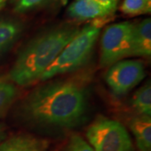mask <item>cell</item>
<instances>
[{
    "label": "cell",
    "instance_id": "1",
    "mask_svg": "<svg viewBox=\"0 0 151 151\" xmlns=\"http://www.w3.org/2000/svg\"><path fill=\"white\" fill-rule=\"evenodd\" d=\"M87 108L84 86L73 81H56L33 90L22 102L19 113L35 125L72 129L85 121Z\"/></svg>",
    "mask_w": 151,
    "mask_h": 151
},
{
    "label": "cell",
    "instance_id": "2",
    "mask_svg": "<svg viewBox=\"0 0 151 151\" xmlns=\"http://www.w3.org/2000/svg\"><path fill=\"white\" fill-rule=\"evenodd\" d=\"M78 31L75 25L65 24L38 35L19 51L9 72L11 81L21 86L39 81Z\"/></svg>",
    "mask_w": 151,
    "mask_h": 151
},
{
    "label": "cell",
    "instance_id": "3",
    "mask_svg": "<svg viewBox=\"0 0 151 151\" xmlns=\"http://www.w3.org/2000/svg\"><path fill=\"white\" fill-rule=\"evenodd\" d=\"M107 20L108 19L93 20L79 29L40 80L47 81L55 76L75 71L86 65L92 56L101 29Z\"/></svg>",
    "mask_w": 151,
    "mask_h": 151
},
{
    "label": "cell",
    "instance_id": "4",
    "mask_svg": "<svg viewBox=\"0 0 151 151\" xmlns=\"http://www.w3.org/2000/svg\"><path fill=\"white\" fill-rule=\"evenodd\" d=\"M86 139L95 151H134L129 134L119 121L98 116L86 130Z\"/></svg>",
    "mask_w": 151,
    "mask_h": 151
},
{
    "label": "cell",
    "instance_id": "5",
    "mask_svg": "<svg viewBox=\"0 0 151 151\" xmlns=\"http://www.w3.org/2000/svg\"><path fill=\"white\" fill-rule=\"evenodd\" d=\"M134 26V24L125 21L108 25L104 29L101 39L102 67H109L130 56Z\"/></svg>",
    "mask_w": 151,
    "mask_h": 151
},
{
    "label": "cell",
    "instance_id": "6",
    "mask_svg": "<svg viewBox=\"0 0 151 151\" xmlns=\"http://www.w3.org/2000/svg\"><path fill=\"white\" fill-rule=\"evenodd\" d=\"M145 76V66L140 60H121L109 66L105 81L114 96L123 97L139 84Z\"/></svg>",
    "mask_w": 151,
    "mask_h": 151
},
{
    "label": "cell",
    "instance_id": "7",
    "mask_svg": "<svg viewBox=\"0 0 151 151\" xmlns=\"http://www.w3.org/2000/svg\"><path fill=\"white\" fill-rule=\"evenodd\" d=\"M113 12L94 0H75L68 9V14L78 20H97L108 19Z\"/></svg>",
    "mask_w": 151,
    "mask_h": 151
},
{
    "label": "cell",
    "instance_id": "8",
    "mask_svg": "<svg viewBox=\"0 0 151 151\" xmlns=\"http://www.w3.org/2000/svg\"><path fill=\"white\" fill-rule=\"evenodd\" d=\"M151 55V20L145 19L134 26L130 56L150 57Z\"/></svg>",
    "mask_w": 151,
    "mask_h": 151
},
{
    "label": "cell",
    "instance_id": "9",
    "mask_svg": "<svg viewBox=\"0 0 151 151\" xmlns=\"http://www.w3.org/2000/svg\"><path fill=\"white\" fill-rule=\"evenodd\" d=\"M47 142L28 134H19L8 139L0 145V151H45Z\"/></svg>",
    "mask_w": 151,
    "mask_h": 151
},
{
    "label": "cell",
    "instance_id": "10",
    "mask_svg": "<svg viewBox=\"0 0 151 151\" xmlns=\"http://www.w3.org/2000/svg\"><path fill=\"white\" fill-rule=\"evenodd\" d=\"M129 128L139 151H151L150 116L138 114L129 120Z\"/></svg>",
    "mask_w": 151,
    "mask_h": 151
},
{
    "label": "cell",
    "instance_id": "11",
    "mask_svg": "<svg viewBox=\"0 0 151 151\" xmlns=\"http://www.w3.org/2000/svg\"><path fill=\"white\" fill-rule=\"evenodd\" d=\"M23 25L13 19H0V55L7 51L20 37Z\"/></svg>",
    "mask_w": 151,
    "mask_h": 151
},
{
    "label": "cell",
    "instance_id": "12",
    "mask_svg": "<svg viewBox=\"0 0 151 151\" xmlns=\"http://www.w3.org/2000/svg\"><path fill=\"white\" fill-rule=\"evenodd\" d=\"M132 106L139 114L151 116L150 81L146 82L136 91L132 99Z\"/></svg>",
    "mask_w": 151,
    "mask_h": 151
},
{
    "label": "cell",
    "instance_id": "13",
    "mask_svg": "<svg viewBox=\"0 0 151 151\" xmlns=\"http://www.w3.org/2000/svg\"><path fill=\"white\" fill-rule=\"evenodd\" d=\"M17 87L12 81L0 78V117L7 112L17 96Z\"/></svg>",
    "mask_w": 151,
    "mask_h": 151
},
{
    "label": "cell",
    "instance_id": "14",
    "mask_svg": "<svg viewBox=\"0 0 151 151\" xmlns=\"http://www.w3.org/2000/svg\"><path fill=\"white\" fill-rule=\"evenodd\" d=\"M151 0H124L122 12L128 15H139L150 13Z\"/></svg>",
    "mask_w": 151,
    "mask_h": 151
},
{
    "label": "cell",
    "instance_id": "15",
    "mask_svg": "<svg viewBox=\"0 0 151 151\" xmlns=\"http://www.w3.org/2000/svg\"><path fill=\"white\" fill-rule=\"evenodd\" d=\"M65 151H95L92 146L78 135H72L70 137Z\"/></svg>",
    "mask_w": 151,
    "mask_h": 151
},
{
    "label": "cell",
    "instance_id": "16",
    "mask_svg": "<svg viewBox=\"0 0 151 151\" xmlns=\"http://www.w3.org/2000/svg\"><path fill=\"white\" fill-rule=\"evenodd\" d=\"M48 1L49 0H18L15 5V10L19 13H24L42 5Z\"/></svg>",
    "mask_w": 151,
    "mask_h": 151
},
{
    "label": "cell",
    "instance_id": "17",
    "mask_svg": "<svg viewBox=\"0 0 151 151\" xmlns=\"http://www.w3.org/2000/svg\"><path fill=\"white\" fill-rule=\"evenodd\" d=\"M94 1L113 13L115 12L118 4V0H94Z\"/></svg>",
    "mask_w": 151,
    "mask_h": 151
},
{
    "label": "cell",
    "instance_id": "18",
    "mask_svg": "<svg viewBox=\"0 0 151 151\" xmlns=\"http://www.w3.org/2000/svg\"><path fill=\"white\" fill-rule=\"evenodd\" d=\"M2 136H3V129H2V127H1V125H0V139H1V138H2Z\"/></svg>",
    "mask_w": 151,
    "mask_h": 151
}]
</instances>
